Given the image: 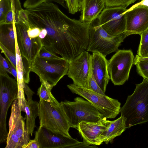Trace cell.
I'll return each mask as SVG.
<instances>
[{
    "label": "cell",
    "instance_id": "cell-36",
    "mask_svg": "<svg viewBox=\"0 0 148 148\" xmlns=\"http://www.w3.org/2000/svg\"><path fill=\"white\" fill-rule=\"evenodd\" d=\"M0 68L11 74L10 67L6 58L3 57L1 54L0 55Z\"/></svg>",
    "mask_w": 148,
    "mask_h": 148
},
{
    "label": "cell",
    "instance_id": "cell-39",
    "mask_svg": "<svg viewBox=\"0 0 148 148\" xmlns=\"http://www.w3.org/2000/svg\"><path fill=\"white\" fill-rule=\"evenodd\" d=\"M5 58L10 67L11 74L15 78V79L17 80V73L16 69L14 66L7 58Z\"/></svg>",
    "mask_w": 148,
    "mask_h": 148
},
{
    "label": "cell",
    "instance_id": "cell-4",
    "mask_svg": "<svg viewBox=\"0 0 148 148\" xmlns=\"http://www.w3.org/2000/svg\"><path fill=\"white\" fill-rule=\"evenodd\" d=\"M133 34L126 31L117 36H112L99 24L97 18L90 24L89 40L86 50L99 53L106 57L116 51L124 39Z\"/></svg>",
    "mask_w": 148,
    "mask_h": 148
},
{
    "label": "cell",
    "instance_id": "cell-13",
    "mask_svg": "<svg viewBox=\"0 0 148 148\" xmlns=\"http://www.w3.org/2000/svg\"><path fill=\"white\" fill-rule=\"evenodd\" d=\"M85 51L69 61L68 76L76 85L87 88L92 55Z\"/></svg>",
    "mask_w": 148,
    "mask_h": 148
},
{
    "label": "cell",
    "instance_id": "cell-37",
    "mask_svg": "<svg viewBox=\"0 0 148 148\" xmlns=\"http://www.w3.org/2000/svg\"><path fill=\"white\" fill-rule=\"evenodd\" d=\"M14 16L11 9L7 13L4 21L2 24H9L14 23Z\"/></svg>",
    "mask_w": 148,
    "mask_h": 148
},
{
    "label": "cell",
    "instance_id": "cell-9",
    "mask_svg": "<svg viewBox=\"0 0 148 148\" xmlns=\"http://www.w3.org/2000/svg\"><path fill=\"white\" fill-rule=\"evenodd\" d=\"M21 112L18 99H16L12 105L5 148H22L30 140L25 123V118L22 116Z\"/></svg>",
    "mask_w": 148,
    "mask_h": 148
},
{
    "label": "cell",
    "instance_id": "cell-24",
    "mask_svg": "<svg viewBox=\"0 0 148 148\" xmlns=\"http://www.w3.org/2000/svg\"><path fill=\"white\" fill-rule=\"evenodd\" d=\"M37 94L39 97V101H45L51 104L59 103L52 95L51 91L47 89L42 84H41L38 88Z\"/></svg>",
    "mask_w": 148,
    "mask_h": 148
},
{
    "label": "cell",
    "instance_id": "cell-10",
    "mask_svg": "<svg viewBox=\"0 0 148 148\" xmlns=\"http://www.w3.org/2000/svg\"><path fill=\"white\" fill-rule=\"evenodd\" d=\"M134 59L131 50H119L108 61L110 79L114 85H122L128 80Z\"/></svg>",
    "mask_w": 148,
    "mask_h": 148
},
{
    "label": "cell",
    "instance_id": "cell-23",
    "mask_svg": "<svg viewBox=\"0 0 148 148\" xmlns=\"http://www.w3.org/2000/svg\"><path fill=\"white\" fill-rule=\"evenodd\" d=\"M140 40L137 55L141 57H148V28L139 34Z\"/></svg>",
    "mask_w": 148,
    "mask_h": 148
},
{
    "label": "cell",
    "instance_id": "cell-14",
    "mask_svg": "<svg viewBox=\"0 0 148 148\" xmlns=\"http://www.w3.org/2000/svg\"><path fill=\"white\" fill-rule=\"evenodd\" d=\"M34 139L38 142L40 148H72L81 143L72 137L56 133L40 126Z\"/></svg>",
    "mask_w": 148,
    "mask_h": 148
},
{
    "label": "cell",
    "instance_id": "cell-15",
    "mask_svg": "<svg viewBox=\"0 0 148 148\" xmlns=\"http://www.w3.org/2000/svg\"><path fill=\"white\" fill-rule=\"evenodd\" d=\"M125 15L126 31L140 34L148 28V6L138 3L128 9Z\"/></svg>",
    "mask_w": 148,
    "mask_h": 148
},
{
    "label": "cell",
    "instance_id": "cell-3",
    "mask_svg": "<svg viewBox=\"0 0 148 148\" xmlns=\"http://www.w3.org/2000/svg\"><path fill=\"white\" fill-rule=\"evenodd\" d=\"M69 60L62 57L47 58L38 56L32 64L31 71L39 77L41 84L51 91L60 79L67 75Z\"/></svg>",
    "mask_w": 148,
    "mask_h": 148
},
{
    "label": "cell",
    "instance_id": "cell-25",
    "mask_svg": "<svg viewBox=\"0 0 148 148\" xmlns=\"http://www.w3.org/2000/svg\"><path fill=\"white\" fill-rule=\"evenodd\" d=\"M56 2L67 9L64 0H26L23 4V7L26 9H31L44 2Z\"/></svg>",
    "mask_w": 148,
    "mask_h": 148
},
{
    "label": "cell",
    "instance_id": "cell-19",
    "mask_svg": "<svg viewBox=\"0 0 148 148\" xmlns=\"http://www.w3.org/2000/svg\"><path fill=\"white\" fill-rule=\"evenodd\" d=\"M24 90L27 97L25 108L26 124L29 135L32 136L36 127L35 119L39 115L38 103L32 100V96L34 93L26 83Z\"/></svg>",
    "mask_w": 148,
    "mask_h": 148
},
{
    "label": "cell",
    "instance_id": "cell-30",
    "mask_svg": "<svg viewBox=\"0 0 148 148\" xmlns=\"http://www.w3.org/2000/svg\"><path fill=\"white\" fill-rule=\"evenodd\" d=\"M138 74L143 78L148 79V60H141L135 63Z\"/></svg>",
    "mask_w": 148,
    "mask_h": 148
},
{
    "label": "cell",
    "instance_id": "cell-12",
    "mask_svg": "<svg viewBox=\"0 0 148 148\" xmlns=\"http://www.w3.org/2000/svg\"><path fill=\"white\" fill-rule=\"evenodd\" d=\"M15 24V38L20 53L32 64L42 46L41 40L39 37H29L27 32L29 27L24 24Z\"/></svg>",
    "mask_w": 148,
    "mask_h": 148
},
{
    "label": "cell",
    "instance_id": "cell-33",
    "mask_svg": "<svg viewBox=\"0 0 148 148\" xmlns=\"http://www.w3.org/2000/svg\"><path fill=\"white\" fill-rule=\"evenodd\" d=\"M38 56L41 58H57L60 57L57 56L56 54L50 51L43 46Z\"/></svg>",
    "mask_w": 148,
    "mask_h": 148
},
{
    "label": "cell",
    "instance_id": "cell-6",
    "mask_svg": "<svg viewBox=\"0 0 148 148\" xmlns=\"http://www.w3.org/2000/svg\"><path fill=\"white\" fill-rule=\"evenodd\" d=\"M38 107L40 126L56 133L71 137L69 133L70 127L60 103L51 104L39 101Z\"/></svg>",
    "mask_w": 148,
    "mask_h": 148
},
{
    "label": "cell",
    "instance_id": "cell-41",
    "mask_svg": "<svg viewBox=\"0 0 148 148\" xmlns=\"http://www.w3.org/2000/svg\"><path fill=\"white\" fill-rule=\"evenodd\" d=\"M148 60V57H141L137 55H136L134 58L133 64H134L137 62L143 60Z\"/></svg>",
    "mask_w": 148,
    "mask_h": 148
},
{
    "label": "cell",
    "instance_id": "cell-7",
    "mask_svg": "<svg viewBox=\"0 0 148 148\" xmlns=\"http://www.w3.org/2000/svg\"><path fill=\"white\" fill-rule=\"evenodd\" d=\"M5 71L0 68V143L6 141L8 132L6 119L9 108L17 99V80L10 77Z\"/></svg>",
    "mask_w": 148,
    "mask_h": 148
},
{
    "label": "cell",
    "instance_id": "cell-43",
    "mask_svg": "<svg viewBox=\"0 0 148 148\" xmlns=\"http://www.w3.org/2000/svg\"><path fill=\"white\" fill-rule=\"evenodd\" d=\"M141 0L142 1H143V0Z\"/></svg>",
    "mask_w": 148,
    "mask_h": 148
},
{
    "label": "cell",
    "instance_id": "cell-8",
    "mask_svg": "<svg viewBox=\"0 0 148 148\" xmlns=\"http://www.w3.org/2000/svg\"><path fill=\"white\" fill-rule=\"evenodd\" d=\"M67 86L72 92L90 102L106 119H114L120 113L121 104L117 100L73 84Z\"/></svg>",
    "mask_w": 148,
    "mask_h": 148
},
{
    "label": "cell",
    "instance_id": "cell-11",
    "mask_svg": "<svg viewBox=\"0 0 148 148\" xmlns=\"http://www.w3.org/2000/svg\"><path fill=\"white\" fill-rule=\"evenodd\" d=\"M127 10L121 7L106 8L97 18L99 24L112 36H117L125 32V12Z\"/></svg>",
    "mask_w": 148,
    "mask_h": 148
},
{
    "label": "cell",
    "instance_id": "cell-40",
    "mask_svg": "<svg viewBox=\"0 0 148 148\" xmlns=\"http://www.w3.org/2000/svg\"><path fill=\"white\" fill-rule=\"evenodd\" d=\"M90 144L83 140L82 142H81L79 144L73 146L72 148L94 147L90 146Z\"/></svg>",
    "mask_w": 148,
    "mask_h": 148
},
{
    "label": "cell",
    "instance_id": "cell-1",
    "mask_svg": "<svg viewBox=\"0 0 148 148\" xmlns=\"http://www.w3.org/2000/svg\"><path fill=\"white\" fill-rule=\"evenodd\" d=\"M26 9L30 24L46 29L41 40L48 50L69 61L86 50L90 24L71 18L52 2Z\"/></svg>",
    "mask_w": 148,
    "mask_h": 148
},
{
    "label": "cell",
    "instance_id": "cell-32",
    "mask_svg": "<svg viewBox=\"0 0 148 148\" xmlns=\"http://www.w3.org/2000/svg\"><path fill=\"white\" fill-rule=\"evenodd\" d=\"M0 48L2 52L5 55V58H7L14 66L16 69V55L7 49L1 43H0Z\"/></svg>",
    "mask_w": 148,
    "mask_h": 148
},
{
    "label": "cell",
    "instance_id": "cell-21",
    "mask_svg": "<svg viewBox=\"0 0 148 148\" xmlns=\"http://www.w3.org/2000/svg\"><path fill=\"white\" fill-rule=\"evenodd\" d=\"M16 69L17 73V81L18 87L17 99L21 111L24 112L27 100L25 97L24 90V87L25 83L23 78V56L20 53L16 40Z\"/></svg>",
    "mask_w": 148,
    "mask_h": 148
},
{
    "label": "cell",
    "instance_id": "cell-35",
    "mask_svg": "<svg viewBox=\"0 0 148 148\" xmlns=\"http://www.w3.org/2000/svg\"><path fill=\"white\" fill-rule=\"evenodd\" d=\"M41 31L38 27L33 26L30 24V26L27 31L29 36L32 38H35L39 37Z\"/></svg>",
    "mask_w": 148,
    "mask_h": 148
},
{
    "label": "cell",
    "instance_id": "cell-31",
    "mask_svg": "<svg viewBox=\"0 0 148 148\" xmlns=\"http://www.w3.org/2000/svg\"><path fill=\"white\" fill-rule=\"evenodd\" d=\"M12 5V10L14 16L15 24L19 23V11L23 9L20 0H10Z\"/></svg>",
    "mask_w": 148,
    "mask_h": 148
},
{
    "label": "cell",
    "instance_id": "cell-26",
    "mask_svg": "<svg viewBox=\"0 0 148 148\" xmlns=\"http://www.w3.org/2000/svg\"><path fill=\"white\" fill-rule=\"evenodd\" d=\"M12 8L10 0H0V24L3 23L7 13Z\"/></svg>",
    "mask_w": 148,
    "mask_h": 148
},
{
    "label": "cell",
    "instance_id": "cell-20",
    "mask_svg": "<svg viewBox=\"0 0 148 148\" xmlns=\"http://www.w3.org/2000/svg\"><path fill=\"white\" fill-rule=\"evenodd\" d=\"M126 128L125 119L121 115L117 119L110 121V123L107 129L99 137L100 145L103 142L106 144L109 142L112 143L114 138L121 135Z\"/></svg>",
    "mask_w": 148,
    "mask_h": 148
},
{
    "label": "cell",
    "instance_id": "cell-2",
    "mask_svg": "<svg viewBox=\"0 0 148 148\" xmlns=\"http://www.w3.org/2000/svg\"><path fill=\"white\" fill-rule=\"evenodd\" d=\"M120 113L125 119L127 128L148 122V79L143 78L141 83L136 84Z\"/></svg>",
    "mask_w": 148,
    "mask_h": 148
},
{
    "label": "cell",
    "instance_id": "cell-28",
    "mask_svg": "<svg viewBox=\"0 0 148 148\" xmlns=\"http://www.w3.org/2000/svg\"><path fill=\"white\" fill-rule=\"evenodd\" d=\"M69 13L74 14L81 11L82 0H64Z\"/></svg>",
    "mask_w": 148,
    "mask_h": 148
},
{
    "label": "cell",
    "instance_id": "cell-38",
    "mask_svg": "<svg viewBox=\"0 0 148 148\" xmlns=\"http://www.w3.org/2000/svg\"><path fill=\"white\" fill-rule=\"evenodd\" d=\"M22 148H40V147L38 141L34 139L30 140L27 144Z\"/></svg>",
    "mask_w": 148,
    "mask_h": 148
},
{
    "label": "cell",
    "instance_id": "cell-27",
    "mask_svg": "<svg viewBox=\"0 0 148 148\" xmlns=\"http://www.w3.org/2000/svg\"><path fill=\"white\" fill-rule=\"evenodd\" d=\"M106 8L121 7L126 8L137 0H104Z\"/></svg>",
    "mask_w": 148,
    "mask_h": 148
},
{
    "label": "cell",
    "instance_id": "cell-18",
    "mask_svg": "<svg viewBox=\"0 0 148 148\" xmlns=\"http://www.w3.org/2000/svg\"><path fill=\"white\" fill-rule=\"evenodd\" d=\"M106 8L104 0H82L79 20L90 24Z\"/></svg>",
    "mask_w": 148,
    "mask_h": 148
},
{
    "label": "cell",
    "instance_id": "cell-16",
    "mask_svg": "<svg viewBox=\"0 0 148 148\" xmlns=\"http://www.w3.org/2000/svg\"><path fill=\"white\" fill-rule=\"evenodd\" d=\"M110 121L106 118L96 122L84 121L79 123L77 129L84 140L90 145H99V138L108 128Z\"/></svg>",
    "mask_w": 148,
    "mask_h": 148
},
{
    "label": "cell",
    "instance_id": "cell-22",
    "mask_svg": "<svg viewBox=\"0 0 148 148\" xmlns=\"http://www.w3.org/2000/svg\"><path fill=\"white\" fill-rule=\"evenodd\" d=\"M15 29L14 23L0 25V43L16 55Z\"/></svg>",
    "mask_w": 148,
    "mask_h": 148
},
{
    "label": "cell",
    "instance_id": "cell-42",
    "mask_svg": "<svg viewBox=\"0 0 148 148\" xmlns=\"http://www.w3.org/2000/svg\"><path fill=\"white\" fill-rule=\"evenodd\" d=\"M139 3L140 4L148 6V0H143Z\"/></svg>",
    "mask_w": 148,
    "mask_h": 148
},
{
    "label": "cell",
    "instance_id": "cell-5",
    "mask_svg": "<svg viewBox=\"0 0 148 148\" xmlns=\"http://www.w3.org/2000/svg\"><path fill=\"white\" fill-rule=\"evenodd\" d=\"M60 105L70 127L77 129L81 122H96L105 118L90 102L80 97L73 101H62Z\"/></svg>",
    "mask_w": 148,
    "mask_h": 148
},
{
    "label": "cell",
    "instance_id": "cell-29",
    "mask_svg": "<svg viewBox=\"0 0 148 148\" xmlns=\"http://www.w3.org/2000/svg\"><path fill=\"white\" fill-rule=\"evenodd\" d=\"M87 88L101 94L105 95L98 85L94 77L91 68V61L90 71Z\"/></svg>",
    "mask_w": 148,
    "mask_h": 148
},
{
    "label": "cell",
    "instance_id": "cell-17",
    "mask_svg": "<svg viewBox=\"0 0 148 148\" xmlns=\"http://www.w3.org/2000/svg\"><path fill=\"white\" fill-rule=\"evenodd\" d=\"M108 60L101 54L93 52L91 56V64L92 72L98 85L105 93L110 79L108 69Z\"/></svg>",
    "mask_w": 148,
    "mask_h": 148
},
{
    "label": "cell",
    "instance_id": "cell-34",
    "mask_svg": "<svg viewBox=\"0 0 148 148\" xmlns=\"http://www.w3.org/2000/svg\"><path fill=\"white\" fill-rule=\"evenodd\" d=\"M19 22L22 23L29 27L30 24L29 21L27 9L21 10L19 14Z\"/></svg>",
    "mask_w": 148,
    "mask_h": 148
}]
</instances>
